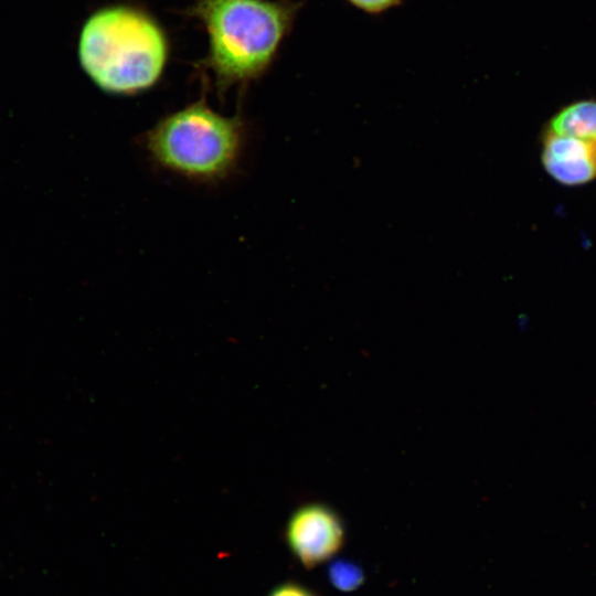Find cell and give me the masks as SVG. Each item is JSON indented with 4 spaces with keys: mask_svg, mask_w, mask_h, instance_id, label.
Instances as JSON below:
<instances>
[{
    "mask_svg": "<svg viewBox=\"0 0 596 596\" xmlns=\"http://www.w3.org/2000/svg\"><path fill=\"white\" fill-rule=\"evenodd\" d=\"M152 162L189 181L214 184L238 168L246 143L241 115L223 116L204 99L158 120L143 137Z\"/></svg>",
    "mask_w": 596,
    "mask_h": 596,
    "instance_id": "obj_3",
    "label": "cell"
},
{
    "mask_svg": "<svg viewBox=\"0 0 596 596\" xmlns=\"http://www.w3.org/2000/svg\"><path fill=\"white\" fill-rule=\"evenodd\" d=\"M359 10L370 14L383 13L402 3V0H347Z\"/></svg>",
    "mask_w": 596,
    "mask_h": 596,
    "instance_id": "obj_8",
    "label": "cell"
},
{
    "mask_svg": "<svg viewBox=\"0 0 596 596\" xmlns=\"http://www.w3.org/2000/svg\"><path fill=\"white\" fill-rule=\"evenodd\" d=\"M77 55L83 71L99 89L132 96L159 82L169 43L161 25L148 12L115 4L100 8L86 19Z\"/></svg>",
    "mask_w": 596,
    "mask_h": 596,
    "instance_id": "obj_2",
    "label": "cell"
},
{
    "mask_svg": "<svg viewBox=\"0 0 596 596\" xmlns=\"http://www.w3.org/2000/svg\"><path fill=\"white\" fill-rule=\"evenodd\" d=\"M268 596H317V594L301 583L287 581L276 585Z\"/></svg>",
    "mask_w": 596,
    "mask_h": 596,
    "instance_id": "obj_9",
    "label": "cell"
},
{
    "mask_svg": "<svg viewBox=\"0 0 596 596\" xmlns=\"http://www.w3.org/2000/svg\"><path fill=\"white\" fill-rule=\"evenodd\" d=\"M327 576L330 585L342 593L359 589L365 582L363 568L351 560H332L329 562Z\"/></svg>",
    "mask_w": 596,
    "mask_h": 596,
    "instance_id": "obj_7",
    "label": "cell"
},
{
    "mask_svg": "<svg viewBox=\"0 0 596 596\" xmlns=\"http://www.w3.org/2000/svg\"><path fill=\"white\" fill-rule=\"evenodd\" d=\"M285 539L292 555L305 568L328 563L345 542V525L329 504L309 502L289 517Z\"/></svg>",
    "mask_w": 596,
    "mask_h": 596,
    "instance_id": "obj_4",
    "label": "cell"
},
{
    "mask_svg": "<svg viewBox=\"0 0 596 596\" xmlns=\"http://www.w3.org/2000/svg\"><path fill=\"white\" fill-rule=\"evenodd\" d=\"M545 171L563 185H582L596 177V145L549 131L543 141Z\"/></svg>",
    "mask_w": 596,
    "mask_h": 596,
    "instance_id": "obj_5",
    "label": "cell"
},
{
    "mask_svg": "<svg viewBox=\"0 0 596 596\" xmlns=\"http://www.w3.org/2000/svg\"><path fill=\"white\" fill-rule=\"evenodd\" d=\"M549 131L596 145V100H579L563 107L551 118Z\"/></svg>",
    "mask_w": 596,
    "mask_h": 596,
    "instance_id": "obj_6",
    "label": "cell"
},
{
    "mask_svg": "<svg viewBox=\"0 0 596 596\" xmlns=\"http://www.w3.org/2000/svg\"><path fill=\"white\" fill-rule=\"evenodd\" d=\"M302 4L298 0H196L187 10L206 31L209 51L202 64L221 95L268 71Z\"/></svg>",
    "mask_w": 596,
    "mask_h": 596,
    "instance_id": "obj_1",
    "label": "cell"
}]
</instances>
